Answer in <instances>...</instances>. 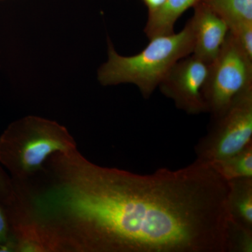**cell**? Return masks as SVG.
I'll list each match as a JSON object with an SVG mask.
<instances>
[{
	"instance_id": "cell-5",
	"label": "cell",
	"mask_w": 252,
	"mask_h": 252,
	"mask_svg": "<svg viewBox=\"0 0 252 252\" xmlns=\"http://www.w3.org/2000/svg\"><path fill=\"white\" fill-rule=\"evenodd\" d=\"M252 142V90L242 94L195 145L198 161L211 163L238 153Z\"/></svg>"
},
{
	"instance_id": "cell-3",
	"label": "cell",
	"mask_w": 252,
	"mask_h": 252,
	"mask_svg": "<svg viewBox=\"0 0 252 252\" xmlns=\"http://www.w3.org/2000/svg\"><path fill=\"white\" fill-rule=\"evenodd\" d=\"M74 149L77 144L65 127L28 116L10 124L0 137V162L14 178L24 180L43 170L53 154Z\"/></svg>"
},
{
	"instance_id": "cell-2",
	"label": "cell",
	"mask_w": 252,
	"mask_h": 252,
	"mask_svg": "<svg viewBox=\"0 0 252 252\" xmlns=\"http://www.w3.org/2000/svg\"><path fill=\"white\" fill-rule=\"evenodd\" d=\"M108 59L97 71L102 86L132 84L148 99L177 61L193 53V35L190 23L180 32L150 39L148 45L135 56L118 54L108 38Z\"/></svg>"
},
{
	"instance_id": "cell-6",
	"label": "cell",
	"mask_w": 252,
	"mask_h": 252,
	"mask_svg": "<svg viewBox=\"0 0 252 252\" xmlns=\"http://www.w3.org/2000/svg\"><path fill=\"white\" fill-rule=\"evenodd\" d=\"M210 64L191 54L174 64L159 89L176 107L190 115L207 112L203 91Z\"/></svg>"
},
{
	"instance_id": "cell-13",
	"label": "cell",
	"mask_w": 252,
	"mask_h": 252,
	"mask_svg": "<svg viewBox=\"0 0 252 252\" xmlns=\"http://www.w3.org/2000/svg\"><path fill=\"white\" fill-rule=\"evenodd\" d=\"M14 250V241L9 238V227L4 212L0 208V251Z\"/></svg>"
},
{
	"instance_id": "cell-12",
	"label": "cell",
	"mask_w": 252,
	"mask_h": 252,
	"mask_svg": "<svg viewBox=\"0 0 252 252\" xmlns=\"http://www.w3.org/2000/svg\"><path fill=\"white\" fill-rule=\"evenodd\" d=\"M228 252H252V229L233 220L228 225Z\"/></svg>"
},
{
	"instance_id": "cell-4",
	"label": "cell",
	"mask_w": 252,
	"mask_h": 252,
	"mask_svg": "<svg viewBox=\"0 0 252 252\" xmlns=\"http://www.w3.org/2000/svg\"><path fill=\"white\" fill-rule=\"evenodd\" d=\"M252 90V59L230 33L210 64L203 96L212 120L223 114L242 94Z\"/></svg>"
},
{
	"instance_id": "cell-10",
	"label": "cell",
	"mask_w": 252,
	"mask_h": 252,
	"mask_svg": "<svg viewBox=\"0 0 252 252\" xmlns=\"http://www.w3.org/2000/svg\"><path fill=\"white\" fill-rule=\"evenodd\" d=\"M224 20L229 31L252 24V0H202Z\"/></svg>"
},
{
	"instance_id": "cell-8",
	"label": "cell",
	"mask_w": 252,
	"mask_h": 252,
	"mask_svg": "<svg viewBox=\"0 0 252 252\" xmlns=\"http://www.w3.org/2000/svg\"><path fill=\"white\" fill-rule=\"evenodd\" d=\"M202 0H167L157 12L148 15L144 33L149 39L160 35L172 34L175 23L187 10L193 8Z\"/></svg>"
},
{
	"instance_id": "cell-15",
	"label": "cell",
	"mask_w": 252,
	"mask_h": 252,
	"mask_svg": "<svg viewBox=\"0 0 252 252\" xmlns=\"http://www.w3.org/2000/svg\"><path fill=\"white\" fill-rule=\"evenodd\" d=\"M6 182L4 180V177L3 174L1 173V170H0V189H4L6 188Z\"/></svg>"
},
{
	"instance_id": "cell-14",
	"label": "cell",
	"mask_w": 252,
	"mask_h": 252,
	"mask_svg": "<svg viewBox=\"0 0 252 252\" xmlns=\"http://www.w3.org/2000/svg\"><path fill=\"white\" fill-rule=\"evenodd\" d=\"M148 9V15L154 14L161 9L167 0H142Z\"/></svg>"
},
{
	"instance_id": "cell-9",
	"label": "cell",
	"mask_w": 252,
	"mask_h": 252,
	"mask_svg": "<svg viewBox=\"0 0 252 252\" xmlns=\"http://www.w3.org/2000/svg\"><path fill=\"white\" fill-rule=\"evenodd\" d=\"M228 182V210L230 220L252 229V177Z\"/></svg>"
},
{
	"instance_id": "cell-11",
	"label": "cell",
	"mask_w": 252,
	"mask_h": 252,
	"mask_svg": "<svg viewBox=\"0 0 252 252\" xmlns=\"http://www.w3.org/2000/svg\"><path fill=\"white\" fill-rule=\"evenodd\" d=\"M227 182L252 177V142L238 153L210 163Z\"/></svg>"
},
{
	"instance_id": "cell-1",
	"label": "cell",
	"mask_w": 252,
	"mask_h": 252,
	"mask_svg": "<svg viewBox=\"0 0 252 252\" xmlns=\"http://www.w3.org/2000/svg\"><path fill=\"white\" fill-rule=\"evenodd\" d=\"M228 182L210 163L139 175L61 159L43 217L63 252H228Z\"/></svg>"
},
{
	"instance_id": "cell-7",
	"label": "cell",
	"mask_w": 252,
	"mask_h": 252,
	"mask_svg": "<svg viewBox=\"0 0 252 252\" xmlns=\"http://www.w3.org/2000/svg\"><path fill=\"white\" fill-rule=\"evenodd\" d=\"M193 9V16L189 20L193 35L192 54L211 64L220 54L229 28L223 18L203 3Z\"/></svg>"
}]
</instances>
